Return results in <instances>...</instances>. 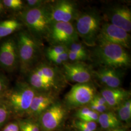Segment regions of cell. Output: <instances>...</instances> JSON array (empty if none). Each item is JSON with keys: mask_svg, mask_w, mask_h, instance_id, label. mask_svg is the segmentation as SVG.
<instances>
[{"mask_svg": "<svg viewBox=\"0 0 131 131\" xmlns=\"http://www.w3.org/2000/svg\"><path fill=\"white\" fill-rule=\"evenodd\" d=\"M94 49L95 60L103 68L119 70L131 65V57L126 49L121 46L98 39Z\"/></svg>", "mask_w": 131, "mask_h": 131, "instance_id": "cell-1", "label": "cell"}, {"mask_svg": "<svg viewBox=\"0 0 131 131\" xmlns=\"http://www.w3.org/2000/svg\"><path fill=\"white\" fill-rule=\"evenodd\" d=\"M28 84L39 92H52L60 89L63 76L55 67L41 64L29 72Z\"/></svg>", "mask_w": 131, "mask_h": 131, "instance_id": "cell-2", "label": "cell"}, {"mask_svg": "<svg viewBox=\"0 0 131 131\" xmlns=\"http://www.w3.org/2000/svg\"><path fill=\"white\" fill-rule=\"evenodd\" d=\"M20 19L36 39L48 36L52 23L49 6L25 9Z\"/></svg>", "mask_w": 131, "mask_h": 131, "instance_id": "cell-3", "label": "cell"}, {"mask_svg": "<svg viewBox=\"0 0 131 131\" xmlns=\"http://www.w3.org/2000/svg\"><path fill=\"white\" fill-rule=\"evenodd\" d=\"M37 91L26 82H19L5 95V102L11 111L18 116L26 115Z\"/></svg>", "mask_w": 131, "mask_h": 131, "instance_id": "cell-4", "label": "cell"}, {"mask_svg": "<svg viewBox=\"0 0 131 131\" xmlns=\"http://www.w3.org/2000/svg\"><path fill=\"white\" fill-rule=\"evenodd\" d=\"M76 18L75 28L78 37L87 46L94 47L102 24L101 16L94 11H89L77 15Z\"/></svg>", "mask_w": 131, "mask_h": 131, "instance_id": "cell-5", "label": "cell"}, {"mask_svg": "<svg viewBox=\"0 0 131 131\" xmlns=\"http://www.w3.org/2000/svg\"><path fill=\"white\" fill-rule=\"evenodd\" d=\"M21 72L26 73L33 68L38 57L39 48L36 39L26 31L19 32L16 40Z\"/></svg>", "mask_w": 131, "mask_h": 131, "instance_id": "cell-6", "label": "cell"}, {"mask_svg": "<svg viewBox=\"0 0 131 131\" xmlns=\"http://www.w3.org/2000/svg\"><path fill=\"white\" fill-rule=\"evenodd\" d=\"M95 95L96 90L92 84H77L66 95V104L70 108L84 106L89 104Z\"/></svg>", "mask_w": 131, "mask_h": 131, "instance_id": "cell-7", "label": "cell"}, {"mask_svg": "<svg viewBox=\"0 0 131 131\" xmlns=\"http://www.w3.org/2000/svg\"><path fill=\"white\" fill-rule=\"evenodd\" d=\"M47 37L53 45L68 46L78 41L79 37L71 23L54 22L50 26Z\"/></svg>", "mask_w": 131, "mask_h": 131, "instance_id": "cell-8", "label": "cell"}, {"mask_svg": "<svg viewBox=\"0 0 131 131\" xmlns=\"http://www.w3.org/2000/svg\"><path fill=\"white\" fill-rule=\"evenodd\" d=\"M66 116L65 107L55 103L42 113L39 117V126L41 131H55L61 125Z\"/></svg>", "mask_w": 131, "mask_h": 131, "instance_id": "cell-9", "label": "cell"}, {"mask_svg": "<svg viewBox=\"0 0 131 131\" xmlns=\"http://www.w3.org/2000/svg\"><path fill=\"white\" fill-rule=\"evenodd\" d=\"M98 39L119 45L126 49H129L131 46L129 33L109 23L102 24Z\"/></svg>", "mask_w": 131, "mask_h": 131, "instance_id": "cell-10", "label": "cell"}, {"mask_svg": "<svg viewBox=\"0 0 131 131\" xmlns=\"http://www.w3.org/2000/svg\"><path fill=\"white\" fill-rule=\"evenodd\" d=\"M63 72L66 79L77 84L89 83L93 77L92 70L82 62L63 64Z\"/></svg>", "mask_w": 131, "mask_h": 131, "instance_id": "cell-11", "label": "cell"}, {"mask_svg": "<svg viewBox=\"0 0 131 131\" xmlns=\"http://www.w3.org/2000/svg\"><path fill=\"white\" fill-rule=\"evenodd\" d=\"M19 65L16 40L9 38L0 46V67L9 72L14 71Z\"/></svg>", "mask_w": 131, "mask_h": 131, "instance_id": "cell-12", "label": "cell"}, {"mask_svg": "<svg viewBox=\"0 0 131 131\" xmlns=\"http://www.w3.org/2000/svg\"><path fill=\"white\" fill-rule=\"evenodd\" d=\"M52 23H71L76 17L75 4L69 1H60L49 6Z\"/></svg>", "mask_w": 131, "mask_h": 131, "instance_id": "cell-13", "label": "cell"}, {"mask_svg": "<svg viewBox=\"0 0 131 131\" xmlns=\"http://www.w3.org/2000/svg\"><path fill=\"white\" fill-rule=\"evenodd\" d=\"M109 23L122 28L128 33L131 31V10L124 6H116L107 13Z\"/></svg>", "mask_w": 131, "mask_h": 131, "instance_id": "cell-14", "label": "cell"}, {"mask_svg": "<svg viewBox=\"0 0 131 131\" xmlns=\"http://www.w3.org/2000/svg\"><path fill=\"white\" fill-rule=\"evenodd\" d=\"M93 77L106 88H119L122 84V75L119 70L103 68L92 70Z\"/></svg>", "mask_w": 131, "mask_h": 131, "instance_id": "cell-15", "label": "cell"}, {"mask_svg": "<svg viewBox=\"0 0 131 131\" xmlns=\"http://www.w3.org/2000/svg\"><path fill=\"white\" fill-rule=\"evenodd\" d=\"M55 103L56 97L52 92H37L26 115L29 117H39L42 113Z\"/></svg>", "mask_w": 131, "mask_h": 131, "instance_id": "cell-16", "label": "cell"}, {"mask_svg": "<svg viewBox=\"0 0 131 131\" xmlns=\"http://www.w3.org/2000/svg\"><path fill=\"white\" fill-rule=\"evenodd\" d=\"M101 95L105 100L109 107L117 108L123 102L129 99L130 92L121 88H104L101 91Z\"/></svg>", "mask_w": 131, "mask_h": 131, "instance_id": "cell-17", "label": "cell"}, {"mask_svg": "<svg viewBox=\"0 0 131 131\" xmlns=\"http://www.w3.org/2000/svg\"><path fill=\"white\" fill-rule=\"evenodd\" d=\"M98 122L103 129L109 131L122 127V122L115 114L111 111L100 114Z\"/></svg>", "mask_w": 131, "mask_h": 131, "instance_id": "cell-18", "label": "cell"}, {"mask_svg": "<svg viewBox=\"0 0 131 131\" xmlns=\"http://www.w3.org/2000/svg\"><path fill=\"white\" fill-rule=\"evenodd\" d=\"M23 24L16 19H7L0 22V39L9 36L19 31Z\"/></svg>", "mask_w": 131, "mask_h": 131, "instance_id": "cell-19", "label": "cell"}, {"mask_svg": "<svg viewBox=\"0 0 131 131\" xmlns=\"http://www.w3.org/2000/svg\"><path fill=\"white\" fill-rule=\"evenodd\" d=\"M99 115L86 106L79 109L75 114V116L80 121L98 122Z\"/></svg>", "mask_w": 131, "mask_h": 131, "instance_id": "cell-20", "label": "cell"}, {"mask_svg": "<svg viewBox=\"0 0 131 131\" xmlns=\"http://www.w3.org/2000/svg\"><path fill=\"white\" fill-rule=\"evenodd\" d=\"M117 118L121 122H129L131 119V100L128 99L117 108Z\"/></svg>", "mask_w": 131, "mask_h": 131, "instance_id": "cell-21", "label": "cell"}, {"mask_svg": "<svg viewBox=\"0 0 131 131\" xmlns=\"http://www.w3.org/2000/svg\"><path fill=\"white\" fill-rule=\"evenodd\" d=\"M69 51L73 52L80 56H84L85 58L88 59L89 53L84 46L78 41L71 43L67 46Z\"/></svg>", "mask_w": 131, "mask_h": 131, "instance_id": "cell-22", "label": "cell"}, {"mask_svg": "<svg viewBox=\"0 0 131 131\" xmlns=\"http://www.w3.org/2000/svg\"><path fill=\"white\" fill-rule=\"evenodd\" d=\"M68 50L67 46L64 45H54L47 49V57L60 54Z\"/></svg>", "mask_w": 131, "mask_h": 131, "instance_id": "cell-23", "label": "cell"}, {"mask_svg": "<svg viewBox=\"0 0 131 131\" xmlns=\"http://www.w3.org/2000/svg\"><path fill=\"white\" fill-rule=\"evenodd\" d=\"M10 112L9 108L5 101H0V127L6 121Z\"/></svg>", "mask_w": 131, "mask_h": 131, "instance_id": "cell-24", "label": "cell"}, {"mask_svg": "<svg viewBox=\"0 0 131 131\" xmlns=\"http://www.w3.org/2000/svg\"><path fill=\"white\" fill-rule=\"evenodd\" d=\"M2 3L7 8L14 10L21 9L24 6V3L21 0H4Z\"/></svg>", "mask_w": 131, "mask_h": 131, "instance_id": "cell-25", "label": "cell"}, {"mask_svg": "<svg viewBox=\"0 0 131 131\" xmlns=\"http://www.w3.org/2000/svg\"><path fill=\"white\" fill-rule=\"evenodd\" d=\"M74 126L83 127L89 131H96L97 128V122H84L76 120L73 122Z\"/></svg>", "mask_w": 131, "mask_h": 131, "instance_id": "cell-26", "label": "cell"}, {"mask_svg": "<svg viewBox=\"0 0 131 131\" xmlns=\"http://www.w3.org/2000/svg\"><path fill=\"white\" fill-rule=\"evenodd\" d=\"M48 58L50 61L56 64H63L67 62V61L69 60L68 50L60 54L55 56H50Z\"/></svg>", "mask_w": 131, "mask_h": 131, "instance_id": "cell-27", "label": "cell"}, {"mask_svg": "<svg viewBox=\"0 0 131 131\" xmlns=\"http://www.w3.org/2000/svg\"><path fill=\"white\" fill-rule=\"evenodd\" d=\"M88 106L92 110L98 113L99 114L108 112V111H110L109 110L110 109V108L108 106L100 105L96 103H94L92 102H90L89 103V104L88 105Z\"/></svg>", "mask_w": 131, "mask_h": 131, "instance_id": "cell-28", "label": "cell"}, {"mask_svg": "<svg viewBox=\"0 0 131 131\" xmlns=\"http://www.w3.org/2000/svg\"><path fill=\"white\" fill-rule=\"evenodd\" d=\"M46 1L42 0H28L26 1V9H33L45 5Z\"/></svg>", "mask_w": 131, "mask_h": 131, "instance_id": "cell-29", "label": "cell"}, {"mask_svg": "<svg viewBox=\"0 0 131 131\" xmlns=\"http://www.w3.org/2000/svg\"><path fill=\"white\" fill-rule=\"evenodd\" d=\"M8 83L7 80L0 74V98L4 96L8 91Z\"/></svg>", "mask_w": 131, "mask_h": 131, "instance_id": "cell-30", "label": "cell"}, {"mask_svg": "<svg viewBox=\"0 0 131 131\" xmlns=\"http://www.w3.org/2000/svg\"><path fill=\"white\" fill-rule=\"evenodd\" d=\"M68 57L69 60L73 62H79L81 61H84L87 59L85 58L84 56H80L73 52H71L68 50Z\"/></svg>", "mask_w": 131, "mask_h": 131, "instance_id": "cell-31", "label": "cell"}, {"mask_svg": "<svg viewBox=\"0 0 131 131\" xmlns=\"http://www.w3.org/2000/svg\"><path fill=\"white\" fill-rule=\"evenodd\" d=\"M94 103H96L100 105H106L108 106L107 103L103 97L100 94H96L94 96L93 98L91 101Z\"/></svg>", "mask_w": 131, "mask_h": 131, "instance_id": "cell-32", "label": "cell"}, {"mask_svg": "<svg viewBox=\"0 0 131 131\" xmlns=\"http://www.w3.org/2000/svg\"><path fill=\"white\" fill-rule=\"evenodd\" d=\"M3 131H20L19 123L17 122L9 123L5 127Z\"/></svg>", "mask_w": 131, "mask_h": 131, "instance_id": "cell-33", "label": "cell"}, {"mask_svg": "<svg viewBox=\"0 0 131 131\" xmlns=\"http://www.w3.org/2000/svg\"><path fill=\"white\" fill-rule=\"evenodd\" d=\"M26 123L30 131H40V127L38 123L30 120H26Z\"/></svg>", "mask_w": 131, "mask_h": 131, "instance_id": "cell-34", "label": "cell"}, {"mask_svg": "<svg viewBox=\"0 0 131 131\" xmlns=\"http://www.w3.org/2000/svg\"><path fill=\"white\" fill-rule=\"evenodd\" d=\"M20 131H30L25 121H20L19 123Z\"/></svg>", "mask_w": 131, "mask_h": 131, "instance_id": "cell-35", "label": "cell"}, {"mask_svg": "<svg viewBox=\"0 0 131 131\" xmlns=\"http://www.w3.org/2000/svg\"><path fill=\"white\" fill-rule=\"evenodd\" d=\"M109 131H126V129L122 127H118V128H115V129H114L112 130H110Z\"/></svg>", "mask_w": 131, "mask_h": 131, "instance_id": "cell-36", "label": "cell"}, {"mask_svg": "<svg viewBox=\"0 0 131 131\" xmlns=\"http://www.w3.org/2000/svg\"><path fill=\"white\" fill-rule=\"evenodd\" d=\"M75 127L78 131H89V130L84 129V128H83V127L79 126H75Z\"/></svg>", "mask_w": 131, "mask_h": 131, "instance_id": "cell-37", "label": "cell"}, {"mask_svg": "<svg viewBox=\"0 0 131 131\" xmlns=\"http://www.w3.org/2000/svg\"><path fill=\"white\" fill-rule=\"evenodd\" d=\"M3 10V5L2 4V5H0V13L2 12Z\"/></svg>", "mask_w": 131, "mask_h": 131, "instance_id": "cell-38", "label": "cell"}]
</instances>
